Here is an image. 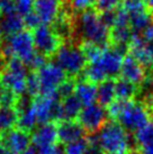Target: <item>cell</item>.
Instances as JSON below:
<instances>
[{"instance_id": "6da1fadb", "label": "cell", "mask_w": 153, "mask_h": 154, "mask_svg": "<svg viewBox=\"0 0 153 154\" xmlns=\"http://www.w3.org/2000/svg\"><path fill=\"white\" fill-rule=\"evenodd\" d=\"M124 57L122 47H102L99 56L86 66V80L99 85L105 80L116 77L120 73Z\"/></svg>"}, {"instance_id": "7a4b0ae2", "label": "cell", "mask_w": 153, "mask_h": 154, "mask_svg": "<svg viewBox=\"0 0 153 154\" xmlns=\"http://www.w3.org/2000/svg\"><path fill=\"white\" fill-rule=\"evenodd\" d=\"M76 32L78 36L85 41L104 47L109 39V28L102 22L100 15L94 10L80 13L76 20Z\"/></svg>"}, {"instance_id": "3957f363", "label": "cell", "mask_w": 153, "mask_h": 154, "mask_svg": "<svg viewBox=\"0 0 153 154\" xmlns=\"http://www.w3.org/2000/svg\"><path fill=\"white\" fill-rule=\"evenodd\" d=\"M97 141L106 154L127 152L131 138L127 131L117 122H108L98 131Z\"/></svg>"}, {"instance_id": "277c9868", "label": "cell", "mask_w": 153, "mask_h": 154, "mask_svg": "<svg viewBox=\"0 0 153 154\" xmlns=\"http://www.w3.org/2000/svg\"><path fill=\"white\" fill-rule=\"evenodd\" d=\"M1 48L2 54L9 60L21 61L26 65L37 53L35 50L33 34L26 29L5 39Z\"/></svg>"}, {"instance_id": "5b68a950", "label": "cell", "mask_w": 153, "mask_h": 154, "mask_svg": "<svg viewBox=\"0 0 153 154\" xmlns=\"http://www.w3.org/2000/svg\"><path fill=\"white\" fill-rule=\"evenodd\" d=\"M27 65L18 60H9L0 73V82L4 89L13 92L16 97L26 92L27 86Z\"/></svg>"}, {"instance_id": "8992f818", "label": "cell", "mask_w": 153, "mask_h": 154, "mask_svg": "<svg viewBox=\"0 0 153 154\" xmlns=\"http://www.w3.org/2000/svg\"><path fill=\"white\" fill-rule=\"evenodd\" d=\"M116 119L127 132H137L151 122L148 107L134 100L124 101L123 107Z\"/></svg>"}, {"instance_id": "52a82bcc", "label": "cell", "mask_w": 153, "mask_h": 154, "mask_svg": "<svg viewBox=\"0 0 153 154\" xmlns=\"http://www.w3.org/2000/svg\"><path fill=\"white\" fill-rule=\"evenodd\" d=\"M87 62L82 48L74 44H62L55 53V63L70 75L82 72L87 66Z\"/></svg>"}, {"instance_id": "ba28073f", "label": "cell", "mask_w": 153, "mask_h": 154, "mask_svg": "<svg viewBox=\"0 0 153 154\" xmlns=\"http://www.w3.org/2000/svg\"><path fill=\"white\" fill-rule=\"evenodd\" d=\"M36 77L39 83L41 94H58L61 85L67 80V73L64 72L55 62H46L36 72Z\"/></svg>"}, {"instance_id": "9c48e42d", "label": "cell", "mask_w": 153, "mask_h": 154, "mask_svg": "<svg viewBox=\"0 0 153 154\" xmlns=\"http://www.w3.org/2000/svg\"><path fill=\"white\" fill-rule=\"evenodd\" d=\"M33 107L38 124H47L53 120H60L61 100L58 94L39 96L33 100Z\"/></svg>"}, {"instance_id": "30bf717a", "label": "cell", "mask_w": 153, "mask_h": 154, "mask_svg": "<svg viewBox=\"0 0 153 154\" xmlns=\"http://www.w3.org/2000/svg\"><path fill=\"white\" fill-rule=\"evenodd\" d=\"M130 16V26L134 34L141 35L143 30L152 24L150 10L143 0H125L122 6Z\"/></svg>"}, {"instance_id": "8fae6325", "label": "cell", "mask_w": 153, "mask_h": 154, "mask_svg": "<svg viewBox=\"0 0 153 154\" xmlns=\"http://www.w3.org/2000/svg\"><path fill=\"white\" fill-rule=\"evenodd\" d=\"M35 50L43 56L55 54L61 46V37L56 34L53 27L41 25L33 32Z\"/></svg>"}, {"instance_id": "7c38bea8", "label": "cell", "mask_w": 153, "mask_h": 154, "mask_svg": "<svg viewBox=\"0 0 153 154\" xmlns=\"http://www.w3.org/2000/svg\"><path fill=\"white\" fill-rule=\"evenodd\" d=\"M108 112L107 109L100 103H95L88 106H83L78 116V123L87 132H98L106 124Z\"/></svg>"}, {"instance_id": "4fadbf2b", "label": "cell", "mask_w": 153, "mask_h": 154, "mask_svg": "<svg viewBox=\"0 0 153 154\" xmlns=\"http://www.w3.org/2000/svg\"><path fill=\"white\" fill-rule=\"evenodd\" d=\"M0 143L10 154H21L30 147L32 136L21 128H13L0 135Z\"/></svg>"}, {"instance_id": "5bb4252c", "label": "cell", "mask_w": 153, "mask_h": 154, "mask_svg": "<svg viewBox=\"0 0 153 154\" xmlns=\"http://www.w3.org/2000/svg\"><path fill=\"white\" fill-rule=\"evenodd\" d=\"M58 137V127L53 123H47L37 126L32 135V143L35 150H43L55 147Z\"/></svg>"}, {"instance_id": "9a60e30c", "label": "cell", "mask_w": 153, "mask_h": 154, "mask_svg": "<svg viewBox=\"0 0 153 154\" xmlns=\"http://www.w3.org/2000/svg\"><path fill=\"white\" fill-rule=\"evenodd\" d=\"M34 13L42 25L54 24L61 15V0H34Z\"/></svg>"}, {"instance_id": "2e32d148", "label": "cell", "mask_w": 153, "mask_h": 154, "mask_svg": "<svg viewBox=\"0 0 153 154\" xmlns=\"http://www.w3.org/2000/svg\"><path fill=\"white\" fill-rule=\"evenodd\" d=\"M131 55L144 68L153 69V43L146 42L141 35L134 34L131 42Z\"/></svg>"}, {"instance_id": "e0dca14e", "label": "cell", "mask_w": 153, "mask_h": 154, "mask_svg": "<svg viewBox=\"0 0 153 154\" xmlns=\"http://www.w3.org/2000/svg\"><path fill=\"white\" fill-rule=\"evenodd\" d=\"M120 74L123 79L132 82L136 86L144 82L146 78L145 68L132 55H126L124 57Z\"/></svg>"}, {"instance_id": "ac0fdd59", "label": "cell", "mask_w": 153, "mask_h": 154, "mask_svg": "<svg viewBox=\"0 0 153 154\" xmlns=\"http://www.w3.org/2000/svg\"><path fill=\"white\" fill-rule=\"evenodd\" d=\"M16 108L18 110V127L26 132L36 128L38 120L33 107V100L21 98L17 103Z\"/></svg>"}, {"instance_id": "d6986e66", "label": "cell", "mask_w": 153, "mask_h": 154, "mask_svg": "<svg viewBox=\"0 0 153 154\" xmlns=\"http://www.w3.org/2000/svg\"><path fill=\"white\" fill-rule=\"evenodd\" d=\"M25 23L24 18L19 14L11 13L6 14L0 17V37L5 39L24 30Z\"/></svg>"}, {"instance_id": "ffe728a7", "label": "cell", "mask_w": 153, "mask_h": 154, "mask_svg": "<svg viewBox=\"0 0 153 154\" xmlns=\"http://www.w3.org/2000/svg\"><path fill=\"white\" fill-rule=\"evenodd\" d=\"M85 129L82 128L78 122L74 120H64L58 126V137L59 141L63 144H68L83 137Z\"/></svg>"}, {"instance_id": "44dd1931", "label": "cell", "mask_w": 153, "mask_h": 154, "mask_svg": "<svg viewBox=\"0 0 153 154\" xmlns=\"http://www.w3.org/2000/svg\"><path fill=\"white\" fill-rule=\"evenodd\" d=\"M82 106H88L97 101V86L88 80H81L74 86V92Z\"/></svg>"}, {"instance_id": "7402d4cb", "label": "cell", "mask_w": 153, "mask_h": 154, "mask_svg": "<svg viewBox=\"0 0 153 154\" xmlns=\"http://www.w3.org/2000/svg\"><path fill=\"white\" fill-rule=\"evenodd\" d=\"M82 107H83L82 103L78 100L74 94L63 98L61 100L60 120L64 122V120H73L74 118H78Z\"/></svg>"}, {"instance_id": "603a6c76", "label": "cell", "mask_w": 153, "mask_h": 154, "mask_svg": "<svg viewBox=\"0 0 153 154\" xmlns=\"http://www.w3.org/2000/svg\"><path fill=\"white\" fill-rule=\"evenodd\" d=\"M18 124V110L14 106H0V135Z\"/></svg>"}, {"instance_id": "cb8c5ba5", "label": "cell", "mask_w": 153, "mask_h": 154, "mask_svg": "<svg viewBox=\"0 0 153 154\" xmlns=\"http://www.w3.org/2000/svg\"><path fill=\"white\" fill-rule=\"evenodd\" d=\"M116 100V89L115 81L111 79L100 82L97 86V101L101 106L108 107Z\"/></svg>"}, {"instance_id": "d4e9b609", "label": "cell", "mask_w": 153, "mask_h": 154, "mask_svg": "<svg viewBox=\"0 0 153 154\" xmlns=\"http://www.w3.org/2000/svg\"><path fill=\"white\" fill-rule=\"evenodd\" d=\"M115 89H116V99L124 101L132 100L137 94V86L123 78L115 81Z\"/></svg>"}, {"instance_id": "484cf974", "label": "cell", "mask_w": 153, "mask_h": 154, "mask_svg": "<svg viewBox=\"0 0 153 154\" xmlns=\"http://www.w3.org/2000/svg\"><path fill=\"white\" fill-rule=\"evenodd\" d=\"M134 33L131 29V26L128 25H115L111 30V37L116 43V46L122 47L126 44H131Z\"/></svg>"}, {"instance_id": "4316f807", "label": "cell", "mask_w": 153, "mask_h": 154, "mask_svg": "<svg viewBox=\"0 0 153 154\" xmlns=\"http://www.w3.org/2000/svg\"><path fill=\"white\" fill-rule=\"evenodd\" d=\"M134 141L140 146V149L153 145V120L149 122L145 126L135 132Z\"/></svg>"}, {"instance_id": "83f0119b", "label": "cell", "mask_w": 153, "mask_h": 154, "mask_svg": "<svg viewBox=\"0 0 153 154\" xmlns=\"http://www.w3.org/2000/svg\"><path fill=\"white\" fill-rule=\"evenodd\" d=\"M88 138L82 137L80 140L65 144L63 154H87L88 151Z\"/></svg>"}, {"instance_id": "f1b7e54d", "label": "cell", "mask_w": 153, "mask_h": 154, "mask_svg": "<svg viewBox=\"0 0 153 154\" xmlns=\"http://www.w3.org/2000/svg\"><path fill=\"white\" fill-rule=\"evenodd\" d=\"M53 29L55 30L56 34L59 35L60 37H68L69 35L71 34L72 27H71V23H70V20H69V18L67 16L60 15V17L54 23Z\"/></svg>"}, {"instance_id": "f546056e", "label": "cell", "mask_w": 153, "mask_h": 154, "mask_svg": "<svg viewBox=\"0 0 153 154\" xmlns=\"http://www.w3.org/2000/svg\"><path fill=\"white\" fill-rule=\"evenodd\" d=\"M15 7L16 13L25 17L34 11V0H15Z\"/></svg>"}, {"instance_id": "4dcf8cb0", "label": "cell", "mask_w": 153, "mask_h": 154, "mask_svg": "<svg viewBox=\"0 0 153 154\" xmlns=\"http://www.w3.org/2000/svg\"><path fill=\"white\" fill-rule=\"evenodd\" d=\"M81 48H82V51L85 53V56L88 62H91V61L96 60L102 50V47L98 46V45H95V44H91V43H85V45L81 47Z\"/></svg>"}, {"instance_id": "1f68e13d", "label": "cell", "mask_w": 153, "mask_h": 154, "mask_svg": "<svg viewBox=\"0 0 153 154\" xmlns=\"http://www.w3.org/2000/svg\"><path fill=\"white\" fill-rule=\"evenodd\" d=\"M98 0H71V7L76 11H88L92 7L97 6Z\"/></svg>"}, {"instance_id": "d6a6232c", "label": "cell", "mask_w": 153, "mask_h": 154, "mask_svg": "<svg viewBox=\"0 0 153 154\" xmlns=\"http://www.w3.org/2000/svg\"><path fill=\"white\" fill-rule=\"evenodd\" d=\"M26 92L30 96H32V97H36L38 94H41V91H39V83H38V79L36 77V73H32L27 78Z\"/></svg>"}, {"instance_id": "836d02e7", "label": "cell", "mask_w": 153, "mask_h": 154, "mask_svg": "<svg viewBox=\"0 0 153 154\" xmlns=\"http://www.w3.org/2000/svg\"><path fill=\"white\" fill-rule=\"evenodd\" d=\"M16 103V96L8 90H0V106H14Z\"/></svg>"}, {"instance_id": "e575fe53", "label": "cell", "mask_w": 153, "mask_h": 154, "mask_svg": "<svg viewBox=\"0 0 153 154\" xmlns=\"http://www.w3.org/2000/svg\"><path fill=\"white\" fill-rule=\"evenodd\" d=\"M74 83L70 80H65V81L61 85V87L58 90V94L62 98H67L69 96H72L74 92Z\"/></svg>"}, {"instance_id": "d590c367", "label": "cell", "mask_w": 153, "mask_h": 154, "mask_svg": "<svg viewBox=\"0 0 153 154\" xmlns=\"http://www.w3.org/2000/svg\"><path fill=\"white\" fill-rule=\"evenodd\" d=\"M120 2H122V0H98L97 7L102 11L115 10Z\"/></svg>"}, {"instance_id": "8d00e7d4", "label": "cell", "mask_w": 153, "mask_h": 154, "mask_svg": "<svg viewBox=\"0 0 153 154\" xmlns=\"http://www.w3.org/2000/svg\"><path fill=\"white\" fill-rule=\"evenodd\" d=\"M88 151L87 154H102L104 151L101 150V147L99 145V143L97 141V137L96 135H91L90 137H88Z\"/></svg>"}, {"instance_id": "74e56055", "label": "cell", "mask_w": 153, "mask_h": 154, "mask_svg": "<svg viewBox=\"0 0 153 154\" xmlns=\"http://www.w3.org/2000/svg\"><path fill=\"white\" fill-rule=\"evenodd\" d=\"M24 18V23H25V26L26 27H28V28H37L38 26H41V20H39V18L37 17V15L33 11V13L28 14L27 16H25Z\"/></svg>"}, {"instance_id": "f35d334b", "label": "cell", "mask_w": 153, "mask_h": 154, "mask_svg": "<svg viewBox=\"0 0 153 154\" xmlns=\"http://www.w3.org/2000/svg\"><path fill=\"white\" fill-rule=\"evenodd\" d=\"M102 22L105 23V25L109 28L113 27L116 20V10H107V11H102V14L100 15Z\"/></svg>"}, {"instance_id": "ab89813d", "label": "cell", "mask_w": 153, "mask_h": 154, "mask_svg": "<svg viewBox=\"0 0 153 154\" xmlns=\"http://www.w3.org/2000/svg\"><path fill=\"white\" fill-rule=\"evenodd\" d=\"M46 63V60H45V56H43L42 54H39V53H36L34 56H33V59L28 62V66L32 69H34V70H38V69H41L43 65Z\"/></svg>"}, {"instance_id": "60d3db41", "label": "cell", "mask_w": 153, "mask_h": 154, "mask_svg": "<svg viewBox=\"0 0 153 154\" xmlns=\"http://www.w3.org/2000/svg\"><path fill=\"white\" fill-rule=\"evenodd\" d=\"M0 10L2 15L16 13L15 0H0Z\"/></svg>"}, {"instance_id": "b9f144b4", "label": "cell", "mask_w": 153, "mask_h": 154, "mask_svg": "<svg viewBox=\"0 0 153 154\" xmlns=\"http://www.w3.org/2000/svg\"><path fill=\"white\" fill-rule=\"evenodd\" d=\"M141 36H142V38L144 39V41H146V42L153 43V23L143 30V33L141 34Z\"/></svg>"}, {"instance_id": "7bdbcfd3", "label": "cell", "mask_w": 153, "mask_h": 154, "mask_svg": "<svg viewBox=\"0 0 153 154\" xmlns=\"http://www.w3.org/2000/svg\"><path fill=\"white\" fill-rule=\"evenodd\" d=\"M143 1H144L146 8L149 10H153V0H143Z\"/></svg>"}, {"instance_id": "ee69618b", "label": "cell", "mask_w": 153, "mask_h": 154, "mask_svg": "<svg viewBox=\"0 0 153 154\" xmlns=\"http://www.w3.org/2000/svg\"><path fill=\"white\" fill-rule=\"evenodd\" d=\"M0 154H10L8 152V150H7V149H6L1 143H0Z\"/></svg>"}, {"instance_id": "f6af8a7d", "label": "cell", "mask_w": 153, "mask_h": 154, "mask_svg": "<svg viewBox=\"0 0 153 154\" xmlns=\"http://www.w3.org/2000/svg\"><path fill=\"white\" fill-rule=\"evenodd\" d=\"M21 154H37L36 153V151L34 150V147H30L27 151H25L24 153H21Z\"/></svg>"}, {"instance_id": "bcb514c9", "label": "cell", "mask_w": 153, "mask_h": 154, "mask_svg": "<svg viewBox=\"0 0 153 154\" xmlns=\"http://www.w3.org/2000/svg\"><path fill=\"white\" fill-rule=\"evenodd\" d=\"M150 105H151V107L153 108V94L151 96V98H150Z\"/></svg>"}, {"instance_id": "7dc6e473", "label": "cell", "mask_w": 153, "mask_h": 154, "mask_svg": "<svg viewBox=\"0 0 153 154\" xmlns=\"http://www.w3.org/2000/svg\"><path fill=\"white\" fill-rule=\"evenodd\" d=\"M108 154H128L127 152H118V153H108Z\"/></svg>"}, {"instance_id": "c3c4849f", "label": "cell", "mask_w": 153, "mask_h": 154, "mask_svg": "<svg viewBox=\"0 0 153 154\" xmlns=\"http://www.w3.org/2000/svg\"><path fill=\"white\" fill-rule=\"evenodd\" d=\"M1 16H2V13H1V10H0V17H1Z\"/></svg>"}, {"instance_id": "681fc988", "label": "cell", "mask_w": 153, "mask_h": 154, "mask_svg": "<svg viewBox=\"0 0 153 154\" xmlns=\"http://www.w3.org/2000/svg\"><path fill=\"white\" fill-rule=\"evenodd\" d=\"M0 87H1V82H0ZM0 90H1V89H0Z\"/></svg>"}]
</instances>
